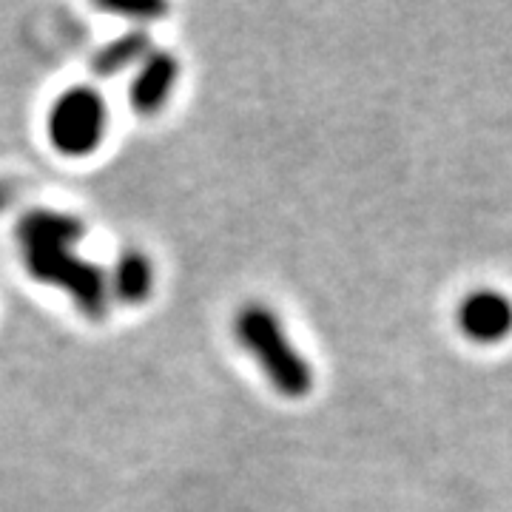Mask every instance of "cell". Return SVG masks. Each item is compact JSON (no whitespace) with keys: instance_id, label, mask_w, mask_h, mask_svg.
<instances>
[{"instance_id":"cell-2","label":"cell","mask_w":512,"mask_h":512,"mask_svg":"<svg viewBox=\"0 0 512 512\" xmlns=\"http://www.w3.org/2000/svg\"><path fill=\"white\" fill-rule=\"evenodd\" d=\"M237 336L242 348L254 356L268 382L288 399H302L313 387L308 359L291 345L282 319L265 305H245L237 316Z\"/></svg>"},{"instance_id":"cell-1","label":"cell","mask_w":512,"mask_h":512,"mask_svg":"<svg viewBox=\"0 0 512 512\" xmlns=\"http://www.w3.org/2000/svg\"><path fill=\"white\" fill-rule=\"evenodd\" d=\"M83 234V222L72 214L32 211L18 225L20 254L35 279L63 288L80 311L100 319L109 305V282L97 265L74 251Z\"/></svg>"},{"instance_id":"cell-7","label":"cell","mask_w":512,"mask_h":512,"mask_svg":"<svg viewBox=\"0 0 512 512\" xmlns=\"http://www.w3.org/2000/svg\"><path fill=\"white\" fill-rule=\"evenodd\" d=\"M148 52V35L146 32H128V35L111 40L109 46H103L94 55L92 66L97 74H117L128 69L131 63L143 60Z\"/></svg>"},{"instance_id":"cell-5","label":"cell","mask_w":512,"mask_h":512,"mask_svg":"<svg viewBox=\"0 0 512 512\" xmlns=\"http://www.w3.org/2000/svg\"><path fill=\"white\" fill-rule=\"evenodd\" d=\"M177 77H180V63L171 52H151L143 57L140 69L131 80V89H128L131 109L146 114V117L163 109L177 86Z\"/></svg>"},{"instance_id":"cell-4","label":"cell","mask_w":512,"mask_h":512,"mask_svg":"<svg viewBox=\"0 0 512 512\" xmlns=\"http://www.w3.org/2000/svg\"><path fill=\"white\" fill-rule=\"evenodd\" d=\"M458 328L476 345H498L512 333V302L498 291L470 293L458 305Z\"/></svg>"},{"instance_id":"cell-6","label":"cell","mask_w":512,"mask_h":512,"mask_svg":"<svg viewBox=\"0 0 512 512\" xmlns=\"http://www.w3.org/2000/svg\"><path fill=\"white\" fill-rule=\"evenodd\" d=\"M154 288V268L148 262L146 254L140 251H126L117 259L114 274H111L109 293L117 296L120 302H143Z\"/></svg>"},{"instance_id":"cell-3","label":"cell","mask_w":512,"mask_h":512,"mask_svg":"<svg viewBox=\"0 0 512 512\" xmlns=\"http://www.w3.org/2000/svg\"><path fill=\"white\" fill-rule=\"evenodd\" d=\"M106 103L89 86L63 92L49 114V140L66 157H86L103 143L106 134Z\"/></svg>"}]
</instances>
